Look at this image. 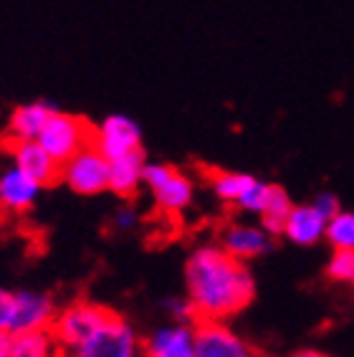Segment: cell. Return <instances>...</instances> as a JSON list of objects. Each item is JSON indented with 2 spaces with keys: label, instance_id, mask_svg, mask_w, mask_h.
<instances>
[{
  "label": "cell",
  "instance_id": "6da1fadb",
  "mask_svg": "<svg viewBox=\"0 0 354 357\" xmlns=\"http://www.w3.org/2000/svg\"><path fill=\"white\" fill-rule=\"evenodd\" d=\"M185 289L198 319H228L245 310L256 296V282L243 261L220 243H203L185 261Z\"/></svg>",
  "mask_w": 354,
  "mask_h": 357
},
{
  "label": "cell",
  "instance_id": "7a4b0ae2",
  "mask_svg": "<svg viewBox=\"0 0 354 357\" xmlns=\"http://www.w3.org/2000/svg\"><path fill=\"white\" fill-rule=\"evenodd\" d=\"M111 314H114V310L104 307V304L91 302V299H76V302L66 304L63 310H59L51 332H54L56 342L61 344V350L68 357L76 347H82Z\"/></svg>",
  "mask_w": 354,
  "mask_h": 357
},
{
  "label": "cell",
  "instance_id": "3957f363",
  "mask_svg": "<svg viewBox=\"0 0 354 357\" xmlns=\"http://www.w3.org/2000/svg\"><path fill=\"white\" fill-rule=\"evenodd\" d=\"M142 185L152 192L155 206L167 215H180L192 206L195 185L177 167L164 162H147L142 175Z\"/></svg>",
  "mask_w": 354,
  "mask_h": 357
},
{
  "label": "cell",
  "instance_id": "277c9868",
  "mask_svg": "<svg viewBox=\"0 0 354 357\" xmlns=\"http://www.w3.org/2000/svg\"><path fill=\"white\" fill-rule=\"evenodd\" d=\"M91 139H94V127L86 119L59 109L54 117L48 119L46 127H43L38 142L43 144V150L59 165H63L66 160L74 158L76 152H82L84 147H88Z\"/></svg>",
  "mask_w": 354,
  "mask_h": 357
},
{
  "label": "cell",
  "instance_id": "5b68a950",
  "mask_svg": "<svg viewBox=\"0 0 354 357\" xmlns=\"http://www.w3.org/2000/svg\"><path fill=\"white\" fill-rule=\"evenodd\" d=\"M68 357H142V340L122 314H111Z\"/></svg>",
  "mask_w": 354,
  "mask_h": 357
},
{
  "label": "cell",
  "instance_id": "8992f818",
  "mask_svg": "<svg viewBox=\"0 0 354 357\" xmlns=\"http://www.w3.org/2000/svg\"><path fill=\"white\" fill-rule=\"evenodd\" d=\"M61 183L79 195L109 190V160L94 144H88L61 165Z\"/></svg>",
  "mask_w": 354,
  "mask_h": 357
},
{
  "label": "cell",
  "instance_id": "52a82bcc",
  "mask_svg": "<svg viewBox=\"0 0 354 357\" xmlns=\"http://www.w3.org/2000/svg\"><path fill=\"white\" fill-rule=\"evenodd\" d=\"M91 144L111 162L142 150V130L127 114H109L107 119H102V124L94 127Z\"/></svg>",
  "mask_w": 354,
  "mask_h": 357
},
{
  "label": "cell",
  "instance_id": "ba28073f",
  "mask_svg": "<svg viewBox=\"0 0 354 357\" xmlns=\"http://www.w3.org/2000/svg\"><path fill=\"white\" fill-rule=\"evenodd\" d=\"M3 150L8 152V160L13 165H18L43 188L61 180V165L43 150V144L38 139H6Z\"/></svg>",
  "mask_w": 354,
  "mask_h": 357
},
{
  "label": "cell",
  "instance_id": "9c48e42d",
  "mask_svg": "<svg viewBox=\"0 0 354 357\" xmlns=\"http://www.w3.org/2000/svg\"><path fill=\"white\" fill-rule=\"evenodd\" d=\"M142 357H198L195 324H160L142 340Z\"/></svg>",
  "mask_w": 354,
  "mask_h": 357
},
{
  "label": "cell",
  "instance_id": "30bf717a",
  "mask_svg": "<svg viewBox=\"0 0 354 357\" xmlns=\"http://www.w3.org/2000/svg\"><path fill=\"white\" fill-rule=\"evenodd\" d=\"M59 307L48 294L43 291H33V289H21L15 291V310H13V322H10V332H46L54 327Z\"/></svg>",
  "mask_w": 354,
  "mask_h": 357
},
{
  "label": "cell",
  "instance_id": "8fae6325",
  "mask_svg": "<svg viewBox=\"0 0 354 357\" xmlns=\"http://www.w3.org/2000/svg\"><path fill=\"white\" fill-rule=\"evenodd\" d=\"M195 337H198V357H256L251 344L218 319H198Z\"/></svg>",
  "mask_w": 354,
  "mask_h": 357
},
{
  "label": "cell",
  "instance_id": "7c38bea8",
  "mask_svg": "<svg viewBox=\"0 0 354 357\" xmlns=\"http://www.w3.org/2000/svg\"><path fill=\"white\" fill-rule=\"evenodd\" d=\"M220 248L228 251L233 259L238 261H251V259H259V256L268 254L273 246V236L266 231L263 226H253V223H225L220 228Z\"/></svg>",
  "mask_w": 354,
  "mask_h": 357
},
{
  "label": "cell",
  "instance_id": "4fadbf2b",
  "mask_svg": "<svg viewBox=\"0 0 354 357\" xmlns=\"http://www.w3.org/2000/svg\"><path fill=\"white\" fill-rule=\"evenodd\" d=\"M41 190V183H36L31 175H26L10 160L6 165H0V211L13 215L26 213V211H31L36 206Z\"/></svg>",
  "mask_w": 354,
  "mask_h": 357
},
{
  "label": "cell",
  "instance_id": "5bb4252c",
  "mask_svg": "<svg viewBox=\"0 0 354 357\" xmlns=\"http://www.w3.org/2000/svg\"><path fill=\"white\" fill-rule=\"evenodd\" d=\"M56 112H59V107L54 102H46V99L15 107L10 112V119H8L6 139H38L43 127H46L48 119L54 117Z\"/></svg>",
  "mask_w": 354,
  "mask_h": 357
},
{
  "label": "cell",
  "instance_id": "9a60e30c",
  "mask_svg": "<svg viewBox=\"0 0 354 357\" xmlns=\"http://www.w3.org/2000/svg\"><path fill=\"white\" fill-rule=\"evenodd\" d=\"M0 357H66L51 330L46 332H13L3 337Z\"/></svg>",
  "mask_w": 354,
  "mask_h": 357
},
{
  "label": "cell",
  "instance_id": "2e32d148",
  "mask_svg": "<svg viewBox=\"0 0 354 357\" xmlns=\"http://www.w3.org/2000/svg\"><path fill=\"white\" fill-rule=\"evenodd\" d=\"M327 223L329 220L314 206H293L284 226V236L296 246H314L327 236Z\"/></svg>",
  "mask_w": 354,
  "mask_h": 357
},
{
  "label": "cell",
  "instance_id": "e0dca14e",
  "mask_svg": "<svg viewBox=\"0 0 354 357\" xmlns=\"http://www.w3.org/2000/svg\"><path fill=\"white\" fill-rule=\"evenodd\" d=\"M144 150L127 155V158L111 160L109 162V190L119 198H132L137 190L142 188V175H144Z\"/></svg>",
  "mask_w": 354,
  "mask_h": 357
},
{
  "label": "cell",
  "instance_id": "ac0fdd59",
  "mask_svg": "<svg viewBox=\"0 0 354 357\" xmlns=\"http://www.w3.org/2000/svg\"><path fill=\"white\" fill-rule=\"evenodd\" d=\"M293 211V203L288 198V192L284 190L281 185L271 188V195L266 200V208L261 213V226L268 231L271 236H281L284 234V226H286L288 215Z\"/></svg>",
  "mask_w": 354,
  "mask_h": 357
},
{
  "label": "cell",
  "instance_id": "d6986e66",
  "mask_svg": "<svg viewBox=\"0 0 354 357\" xmlns=\"http://www.w3.org/2000/svg\"><path fill=\"white\" fill-rule=\"evenodd\" d=\"M253 183V175L248 172H233V170H215L210 172V188L215 192V198L223 203L236 206L238 198L245 192V188Z\"/></svg>",
  "mask_w": 354,
  "mask_h": 357
},
{
  "label": "cell",
  "instance_id": "ffe728a7",
  "mask_svg": "<svg viewBox=\"0 0 354 357\" xmlns=\"http://www.w3.org/2000/svg\"><path fill=\"white\" fill-rule=\"evenodd\" d=\"M324 238L334 248H354V213L352 211H339L327 223V236Z\"/></svg>",
  "mask_w": 354,
  "mask_h": 357
},
{
  "label": "cell",
  "instance_id": "44dd1931",
  "mask_svg": "<svg viewBox=\"0 0 354 357\" xmlns=\"http://www.w3.org/2000/svg\"><path fill=\"white\" fill-rule=\"evenodd\" d=\"M271 188H273L271 183H266V180H261V178H253V183L245 188V192L238 198L236 208H240V211H245V213L261 215L266 208V200H268V195H271Z\"/></svg>",
  "mask_w": 354,
  "mask_h": 357
},
{
  "label": "cell",
  "instance_id": "7402d4cb",
  "mask_svg": "<svg viewBox=\"0 0 354 357\" xmlns=\"http://www.w3.org/2000/svg\"><path fill=\"white\" fill-rule=\"evenodd\" d=\"M327 274L334 282L354 284V248H334L332 259L327 264Z\"/></svg>",
  "mask_w": 354,
  "mask_h": 357
},
{
  "label": "cell",
  "instance_id": "603a6c76",
  "mask_svg": "<svg viewBox=\"0 0 354 357\" xmlns=\"http://www.w3.org/2000/svg\"><path fill=\"white\" fill-rule=\"evenodd\" d=\"M164 312L170 317V322H185V324H195L198 322V312L192 307V302L187 296H170V299H164Z\"/></svg>",
  "mask_w": 354,
  "mask_h": 357
},
{
  "label": "cell",
  "instance_id": "cb8c5ba5",
  "mask_svg": "<svg viewBox=\"0 0 354 357\" xmlns=\"http://www.w3.org/2000/svg\"><path fill=\"white\" fill-rule=\"evenodd\" d=\"M13 310H15V291L0 289V332H3V335H8V332H10Z\"/></svg>",
  "mask_w": 354,
  "mask_h": 357
},
{
  "label": "cell",
  "instance_id": "d4e9b609",
  "mask_svg": "<svg viewBox=\"0 0 354 357\" xmlns=\"http://www.w3.org/2000/svg\"><path fill=\"white\" fill-rule=\"evenodd\" d=\"M311 206L316 208V211H319V213L324 215L327 220H332L334 215H337L341 211V208H339V198H337L334 192H319V195L314 198Z\"/></svg>",
  "mask_w": 354,
  "mask_h": 357
},
{
  "label": "cell",
  "instance_id": "484cf974",
  "mask_svg": "<svg viewBox=\"0 0 354 357\" xmlns=\"http://www.w3.org/2000/svg\"><path fill=\"white\" fill-rule=\"evenodd\" d=\"M114 226L119 231H134L139 226V211L134 206H122L114 215Z\"/></svg>",
  "mask_w": 354,
  "mask_h": 357
},
{
  "label": "cell",
  "instance_id": "4316f807",
  "mask_svg": "<svg viewBox=\"0 0 354 357\" xmlns=\"http://www.w3.org/2000/svg\"><path fill=\"white\" fill-rule=\"evenodd\" d=\"M293 357H329V355H324V352H319V350H301Z\"/></svg>",
  "mask_w": 354,
  "mask_h": 357
},
{
  "label": "cell",
  "instance_id": "83f0119b",
  "mask_svg": "<svg viewBox=\"0 0 354 357\" xmlns=\"http://www.w3.org/2000/svg\"><path fill=\"white\" fill-rule=\"evenodd\" d=\"M3 337H6V335H3V332H0V347H3Z\"/></svg>",
  "mask_w": 354,
  "mask_h": 357
}]
</instances>
